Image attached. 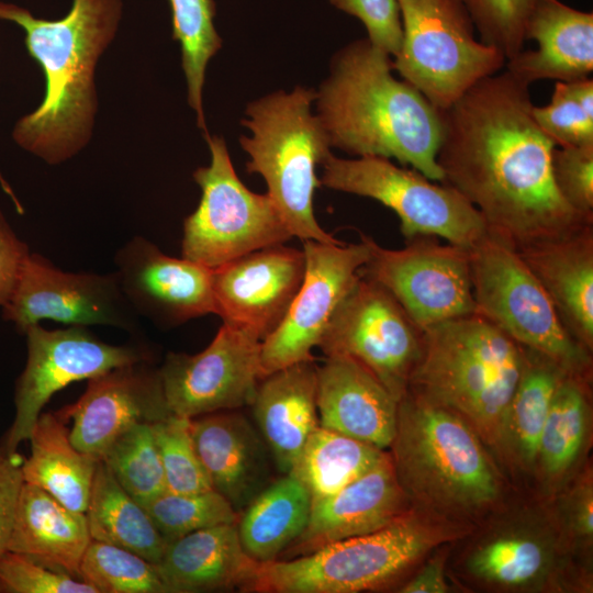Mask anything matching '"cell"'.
<instances>
[{"mask_svg": "<svg viewBox=\"0 0 593 593\" xmlns=\"http://www.w3.org/2000/svg\"><path fill=\"white\" fill-rule=\"evenodd\" d=\"M529 86L488 76L441 111V182L461 193L486 230L516 249L574 233L593 220L570 206L551 171L556 144L535 122Z\"/></svg>", "mask_w": 593, "mask_h": 593, "instance_id": "6da1fadb", "label": "cell"}, {"mask_svg": "<svg viewBox=\"0 0 593 593\" xmlns=\"http://www.w3.org/2000/svg\"><path fill=\"white\" fill-rule=\"evenodd\" d=\"M392 70L391 56L368 38L334 55L315 99L331 147L359 157L394 158L441 182L436 160L441 111Z\"/></svg>", "mask_w": 593, "mask_h": 593, "instance_id": "7a4b0ae2", "label": "cell"}, {"mask_svg": "<svg viewBox=\"0 0 593 593\" xmlns=\"http://www.w3.org/2000/svg\"><path fill=\"white\" fill-rule=\"evenodd\" d=\"M121 14V0H72L67 15L54 21L0 2V19L24 30L26 49L45 76L42 103L13 128L18 145L58 165L89 143L98 109L94 70L116 34Z\"/></svg>", "mask_w": 593, "mask_h": 593, "instance_id": "3957f363", "label": "cell"}, {"mask_svg": "<svg viewBox=\"0 0 593 593\" xmlns=\"http://www.w3.org/2000/svg\"><path fill=\"white\" fill-rule=\"evenodd\" d=\"M524 348L477 313L424 331L407 391L462 416L480 438L502 446Z\"/></svg>", "mask_w": 593, "mask_h": 593, "instance_id": "277c9868", "label": "cell"}, {"mask_svg": "<svg viewBox=\"0 0 593 593\" xmlns=\"http://www.w3.org/2000/svg\"><path fill=\"white\" fill-rule=\"evenodd\" d=\"M390 454L409 501L466 514L496 500L500 482L480 436L458 413L407 391L398 402Z\"/></svg>", "mask_w": 593, "mask_h": 593, "instance_id": "5b68a950", "label": "cell"}, {"mask_svg": "<svg viewBox=\"0 0 593 593\" xmlns=\"http://www.w3.org/2000/svg\"><path fill=\"white\" fill-rule=\"evenodd\" d=\"M312 89L295 87L250 102L242 124L251 135L239 138L249 155L248 174H259L267 194L277 206L290 234L303 240L337 243L314 215L313 199L321 186L316 175L331 154V143L317 115Z\"/></svg>", "mask_w": 593, "mask_h": 593, "instance_id": "8992f818", "label": "cell"}, {"mask_svg": "<svg viewBox=\"0 0 593 593\" xmlns=\"http://www.w3.org/2000/svg\"><path fill=\"white\" fill-rule=\"evenodd\" d=\"M455 534L405 513L390 525L311 553L259 563L247 592L356 593L387 584Z\"/></svg>", "mask_w": 593, "mask_h": 593, "instance_id": "52a82bcc", "label": "cell"}, {"mask_svg": "<svg viewBox=\"0 0 593 593\" xmlns=\"http://www.w3.org/2000/svg\"><path fill=\"white\" fill-rule=\"evenodd\" d=\"M470 272L477 314L522 347L549 357L570 374L588 378L591 351L566 329L514 246L488 232L470 248Z\"/></svg>", "mask_w": 593, "mask_h": 593, "instance_id": "ba28073f", "label": "cell"}, {"mask_svg": "<svg viewBox=\"0 0 593 593\" xmlns=\"http://www.w3.org/2000/svg\"><path fill=\"white\" fill-rule=\"evenodd\" d=\"M402 43L392 60L403 80L444 111L506 58L474 37L463 0H396Z\"/></svg>", "mask_w": 593, "mask_h": 593, "instance_id": "9c48e42d", "label": "cell"}, {"mask_svg": "<svg viewBox=\"0 0 593 593\" xmlns=\"http://www.w3.org/2000/svg\"><path fill=\"white\" fill-rule=\"evenodd\" d=\"M204 137L211 163L193 172L202 195L183 222L182 257L213 269L288 242L292 235L270 197L255 193L242 182L222 137L209 133Z\"/></svg>", "mask_w": 593, "mask_h": 593, "instance_id": "30bf717a", "label": "cell"}, {"mask_svg": "<svg viewBox=\"0 0 593 593\" xmlns=\"http://www.w3.org/2000/svg\"><path fill=\"white\" fill-rule=\"evenodd\" d=\"M321 167V186L373 199L394 211L405 239L430 235L471 248L488 233L481 214L461 193L414 168L383 157L346 159L332 153Z\"/></svg>", "mask_w": 593, "mask_h": 593, "instance_id": "8fae6325", "label": "cell"}, {"mask_svg": "<svg viewBox=\"0 0 593 593\" xmlns=\"http://www.w3.org/2000/svg\"><path fill=\"white\" fill-rule=\"evenodd\" d=\"M423 343L424 331L391 293L360 275L317 347L325 357L345 356L359 362L399 402L407 392Z\"/></svg>", "mask_w": 593, "mask_h": 593, "instance_id": "7c38bea8", "label": "cell"}, {"mask_svg": "<svg viewBox=\"0 0 593 593\" xmlns=\"http://www.w3.org/2000/svg\"><path fill=\"white\" fill-rule=\"evenodd\" d=\"M366 238L370 257L360 275L389 291L422 331L475 313L470 248L430 235L405 239L401 249Z\"/></svg>", "mask_w": 593, "mask_h": 593, "instance_id": "4fadbf2b", "label": "cell"}, {"mask_svg": "<svg viewBox=\"0 0 593 593\" xmlns=\"http://www.w3.org/2000/svg\"><path fill=\"white\" fill-rule=\"evenodd\" d=\"M24 334L27 360L16 381L15 416L0 444L9 452H16L30 438L44 405L57 391L116 367L150 360L146 347L108 344L82 325L51 331L35 324Z\"/></svg>", "mask_w": 593, "mask_h": 593, "instance_id": "5bb4252c", "label": "cell"}, {"mask_svg": "<svg viewBox=\"0 0 593 593\" xmlns=\"http://www.w3.org/2000/svg\"><path fill=\"white\" fill-rule=\"evenodd\" d=\"M303 281L283 321L261 342V379L288 366L314 360L328 322L339 303L360 278L369 260L366 235L359 243L303 240Z\"/></svg>", "mask_w": 593, "mask_h": 593, "instance_id": "9a60e30c", "label": "cell"}, {"mask_svg": "<svg viewBox=\"0 0 593 593\" xmlns=\"http://www.w3.org/2000/svg\"><path fill=\"white\" fill-rule=\"evenodd\" d=\"M260 349L254 334L223 323L199 354L168 353L158 372L170 413L193 418L250 405L261 380Z\"/></svg>", "mask_w": 593, "mask_h": 593, "instance_id": "2e32d148", "label": "cell"}, {"mask_svg": "<svg viewBox=\"0 0 593 593\" xmlns=\"http://www.w3.org/2000/svg\"><path fill=\"white\" fill-rule=\"evenodd\" d=\"M2 316L24 332L41 320L108 325L136 332L138 315L112 273L68 272L30 253Z\"/></svg>", "mask_w": 593, "mask_h": 593, "instance_id": "e0dca14e", "label": "cell"}, {"mask_svg": "<svg viewBox=\"0 0 593 593\" xmlns=\"http://www.w3.org/2000/svg\"><path fill=\"white\" fill-rule=\"evenodd\" d=\"M305 271L301 249L268 246L212 269L216 315L261 342L283 321Z\"/></svg>", "mask_w": 593, "mask_h": 593, "instance_id": "ac0fdd59", "label": "cell"}, {"mask_svg": "<svg viewBox=\"0 0 593 593\" xmlns=\"http://www.w3.org/2000/svg\"><path fill=\"white\" fill-rule=\"evenodd\" d=\"M114 264L120 288L138 316L172 327L216 314L211 268L170 257L142 236L121 247Z\"/></svg>", "mask_w": 593, "mask_h": 593, "instance_id": "d6986e66", "label": "cell"}, {"mask_svg": "<svg viewBox=\"0 0 593 593\" xmlns=\"http://www.w3.org/2000/svg\"><path fill=\"white\" fill-rule=\"evenodd\" d=\"M150 360L116 367L88 379L82 395L56 412L71 419V444L101 460L110 445L138 423L153 424L171 413L166 404L158 369Z\"/></svg>", "mask_w": 593, "mask_h": 593, "instance_id": "ffe728a7", "label": "cell"}, {"mask_svg": "<svg viewBox=\"0 0 593 593\" xmlns=\"http://www.w3.org/2000/svg\"><path fill=\"white\" fill-rule=\"evenodd\" d=\"M390 454L328 496L312 501L303 533L281 553L294 558L331 542L377 532L407 513Z\"/></svg>", "mask_w": 593, "mask_h": 593, "instance_id": "44dd1931", "label": "cell"}, {"mask_svg": "<svg viewBox=\"0 0 593 593\" xmlns=\"http://www.w3.org/2000/svg\"><path fill=\"white\" fill-rule=\"evenodd\" d=\"M190 432L212 489L238 514L275 480L265 440L236 410L190 418Z\"/></svg>", "mask_w": 593, "mask_h": 593, "instance_id": "7402d4cb", "label": "cell"}, {"mask_svg": "<svg viewBox=\"0 0 593 593\" xmlns=\"http://www.w3.org/2000/svg\"><path fill=\"white\" fill-rule=\"evenodd\" d=\"M316 405L320 426L381 450L390 448L398 401L356 360L329 356L317 366Z\"/></svg>", "mask_w": 593, "mask_h": 593, "instance_id": "603a6c76", "label": "cell"}, {"mask_svg": "<svg viewBox=\"0 0 593 593\" xmlns=\"http://www.w3.org/2000/svg\"><path fill=\"white\" fill-rule=\"evenodd\" d=\"M525 38L536 41L537 49H523L507 59L506 68L521 82H570L592 74V12L573 9L559 0H540L528 19Z\"/></svg>", "mask_w": 593, "mask_h": 593, "instance_id": "cb8c5ba5", "label": "cell"}, {"mask_svg": "<svg viewBox=\"0 0 593 593\" xmlns=\"http://www.w3.org/2000/svg\"><path fill=\"white\" fill-rule=\"evenodd\" d=\"M552 302L563 326L593 349V224L516 249Z\"/></svg>", "mask_w": 593, "mask_h": 593, "instance_id": "d4e9b609", "label": "cell"}, {"mask_svg": "<svg viewBox=\"0 0 593 593\" xmlns=\"http://www.w3.org/2000/svg\"><path fill=\"white\" fill-rule=\"evenodd\" d=\"M316 384L317 365L301 361L262 378L250 404L256 427L282 474L290 473L320 425Z\"/></svg>", "mask_w": 593, "mask_h": 593, "instance_id": "484cf974", "label": "cell"}, {"mask_svg": "<svg viewBox=\"0 0 593 593\" xmlns=\"http://www.w3.org/2000/svg\"><path fill=\"white\" fill-rule=\"evenodd\" d=\"M156 569L169 593L240 589L247 592L259 562L244 550L237 523L221 524L167 542Z\"/></svg>", "mask_w": 593, "mask_h": 593, "instance_id": "4316f807", "label": "cell"}, {"mask_svg": "<svg viewBox=\"0 0 593 593\" xmlns=\"http://www.w3.org/2000/svg\"><path fill=\"white\" fill-rule=\"evenodd\" d=\"M90 540L86 513L68 508L43 489L24 482L8 550L80 579Z\"/></svg>", "mask_w": 593, "mask_h": 593, "instance_id": "83f0119b", "label": "cell"}, {"mask_svg": "<svg viewBox=\"0 0 593 593\" xmlns=\"http://www.w3.org/2000/svg\"><path fill=\"white\" fill-rule=\"evenodd\" d=\"M31 454L23 460L24 482L36 485L66 507L86 513L100 460L78 450L65 422L56 413H41L29 438Z\"/></svg>", "mask_w": 593, "mask_h": 593, "instance_id": "f1b7e54d", "label": "cell"}, {"mask_svg": "<svg viewBox=\"0 0 593 593\" xmlns=\"http://www.w3.org/2000/svg\"><path fill=\"white\" fill-rule=\"evenodd\" d=\"M312 496L292 474L275 479L240 513L237 529L245 552L259 563L277 560L303 533Z\"/></svg>", "mask_w": 593, "mask_h": 593, "instance_id": "f546056e", "label": "cell"}, {"mask_svg": "<svg viewBox=\"0 0 593 593\" xmlns=\"http://www.w3.org/2000/svg\"><path fill=\"white\" fill-rule=\"evenodd\" d=\"M91 539L122 547L157 564L167 541L146 510L98 462L86 511Z\"/></svg>", "mask_w": 593, "mask_h": 593, "instance_id": "4dcf8cb0", "label": "cell"}, {"mask_svg": "<svg viewBox=\"0 0 593 593\" xmlns=\"http://www.w3.org/2000/svg\"><path fill=\"white\" fill-rule=\"evenodd\" d=\"M385 454L374 446L317 426L289 474L310 492L312 501L339 491Z\"/></svg>", "mask_w": 593, "mask_h": 593, "instance_id": "1f68e13d", "label": "cell"}, {"mask_svg": "<svg viewBox=\"0 0 593 593\" xmlns=\"http://www.w3.org/2000/svg\"><path fill=\"white\" fill-rule=\"evenodd\" d=\"M566 374L570 373L549 357L524 348L522 373L507 413L505 445L526 465L537 459L539 438L551 400Z\"/></svg>", "mask_w": 593, "mask_h": 593, "instance_id": "d6a6232c", "label": "cell"}, {"mask_svg": "<svg viewBox=\"0 0 593 593\" xmlns=\"http://www.w3.org/2000/svg\"><path fill=\"white\" fill-rule=\"evenodd\" d=\"M586 381L588 378L566 374L555 391L536 459L549 475L568 471L582 449L589 416Z\"/></svg>", "mask_w": 593, "mask_h": 593, "instance_id": "836d02e7", "label": "cell"}, {"mask_svg": "<svg viewBox=\"0 0 593 593\" xmlns=\"http://www.w3.org/2000/svg\"><path fill=\"white\" fill-rule=\"evenodd\" d=\"M172 15V38L181 46V65L188 86V102L197 112L198 126L208 134L202 89L209 60L222 46L213 24L214 0H169Z\"/></svg>", "mask_w": 593, "mask_h": 593, "instance_id": "e575fe53", "label": "cell"}, {"mask_svg": "<svg viewBox=\"0 0 593 593\" xmlns=\"http://www.w3.org/2000/svg\"><path fill=\"white\" fill-rule=\"evenodd\" d=\"M551 562L550 546L538 536L518 532L496 536L470 556V572L489 583L524 586L545 575Z\"/></svg>", "mask_w": 593, "mask_h": 593, "instance_id": "d590c367", "label": "cell"}, {"mask_svg": "<svg viewBox=\"0 0 593 593\" xmlns=\"http://www.w3.org/2000/svg\"><path fill=\"white\" fill-rule=\"evenodd\" d=\"M101 461L142 506L166 492L152 424L138 423L130 427L110 445Z\"/></svg>", "mask_w": 593, "mask_h": 593, "instance_id": "8d00e7d4", "label": "cell"}, {"mask_svg": "<svg viewBox=\"0 0 593 593\" xmlns=\"http://www.w3.org/2000/svg\"><path fill=\"white\" fill-rule=\"evenodd\" d=\"M79 577L98 593H169L154 563L94 539L83 553Z\"/></svg>", "mask_w": 593, "mask_h": 593, "instance_id": "74e56055", "label": "cell"}, {"mask_svg": "<svg viewBox=\"0 0 593 593\" xmlns=\"http://www.w3.org/2000/svg\"><path fill=\"white\" fill-rule=\"evenodd\" d=\"M540 130L558 147L593 144V80L556 81L550 102L533 105Z\"/></svg>", "mask_w": 593, "mask_h": 593, "instance_id": "f35d334b", "label": "cell"}, {"mask_svg": "<svg viewBox=\"0 0 593 593\" xmlns=\"http://www.w3.org/2000/svg\"><path fill=\"white\" fill-rule=\"evenodd\" d=\"M143 507L167 542L199 529L237 523L239 517L214 490L190 494L166 491Z\"/></svg>", "mask_w": 593, "mask_h": 593, "instance_id": "ab89813d", "label": "cell"}, {"mask_svg": "<svg viewBox=\"0 0 593 593\" xmlns=\"http://www.w3.org/2000/svg\"><path fill=\"white\" fill-rule=\"evenodd\" d=\"M152 429L167 492L190 494L213 490L193 445L190 418L170 414L153 423Z\"/></svg>", "mask_w": 593, "mask_h": 593, "instance_id": "60d3db41", "label": "cell"}, {"mask_svg": "<svg viewBox=\"0 0 593 593\" xmlns=\"http://www.w3.org/2000/svg\"><path fill=\"white\" fill-rule=\"evenodd\" d=\"M540 0H463L480 41L506 59L524 49L528 19Z\"/></svg>", "mask_w": 593, "mask_h": 593, "instance_id": "b9f144b4", "label": "cell"}, {"mask_svg": "<svg viewBox=\"0 0 593 593\" xmlns=\"http://www.w3.org/2000/svg\"><path fill=\"white\" fill-rule=\"evenodd\" d=\"M0 592L4 593H98L81 579L51 569L10 550L0 558Z\"/></svg>", "mask_w": 593, "mask_h": 593, "instance_id": "7bdbcfd3", "label": "cell"}, {"mask_svg": "<svg viewBox=\"0 0 593 593\" xmlns=\"http://www.w3.org/2000/svg\"><path fill=\"white\" fill-rule=\"evenodd\" d=\"M551 171L566 202L581 215L593 220V144L555 147Z\"/></svg>", "mask_w": 593, "mask_h": 593, "instance_id": "ee69618b", "label": "cell"}, {"mask_svg": "<svg viewBox=\"0 0 593 593\" xmlns=\"http://www.w3.org/2000/svg\"><path fill=\"white\" fill-rule=\"evenodd\" d=\"M337 9L358 18L368 32L369 42L390 56L402 43V23L396 0H329Z\"/></svg>", "mask_w": 593, "mask_h": 593, "instance_id": "f6af8a7d", "label": "cell"}, {"mask_svg": "<svg viewBox=\"0 0 593 593\" xmlns=\"http://www.w3.org/2000/svg\"><path fill=\"white\" fill-rule=\"evenodd\" d=\"M22 459L0 445V558L8 550L24 478Z\"/></svg>", "mask_w": 593, "mask_h": 593, "instance_id": "bcb514c9", "label": "cell"}, {"mask_svg": "<svg viewBox=\"0 0 593 593\" xmlns=\"http://www.w3.org/2000/svg\"><path fill=\"white\" fill-rule=\"evenodd\" d=\"M30 254L0 210V305L11 299Z\"/></svg>", "mask_w": 593, "mask_h": 593, "instance_id": "7dc6e473", "label": "cell"}, {"mask_svg": "<svg viewBox=\"0 0 593 593\" xmlns=\"http://www.w3.org/2000/svg\"><path fill=\"white\" fill-rule=\"evenodd\" d=\"M570 510L571 528L579 536L592 538L593 491L591 482H585L574 491Z\"/></svg>", "mask_w": 593, "mask_h": 593, "instance_id": "c3c4849f", "label": "cell"}, {"mask_svg": "<svg viewBox=\"0 0 593 593\" xmlns=\"http://www.w3.org/2000/svg\"><path fill=\"white\" fill-rule=\"evenodd\" d=\"M402 593H446L448 585L444 575V561L436 557L432 559L401 590Z\"/></svg>", "mask_w": 593, "mask_h": 593, "instance_id": "681fc988", "label": "cell"}, {"mask_svg": "<svg viewBox=\"0 0 593 593\" xmlns=\"http://www.w3.org/2000/svg\"><path fill=\"white\" fill-rule=\"evenodd\" d=\"M0 186L2 188V190L11 198L14 206H15V210L18 211V213L20 214H23L24 213V210H23V206L22 204L19 202L18 198L15 197L13 190L11 189V187L8 184V182L4 180V178L2 177L1 172H0Z\"/></svg>", "mask_w": 593, "mask_h": 593, "instance_id": "f907efd6", "label": "cell"}]
</instances>
